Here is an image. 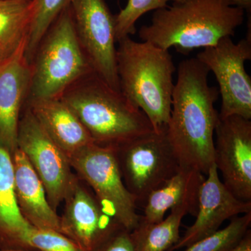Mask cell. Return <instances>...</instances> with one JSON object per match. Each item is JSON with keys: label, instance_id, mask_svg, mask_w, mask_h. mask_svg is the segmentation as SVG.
Listing matches in <instances>:
<instances>
[{"label": "cell", "instance_id": "cell-1", "mask_svg": "<svg viewBox=\"0 0 251 251\" xmlns=\"http://www.w3.org/2000/svg\"><path fill=\"white\" fill-rule=\"evenodd\" d=\"M209 71L198 59L180 62L166 135L180 166L208 174L214 163L219 120V90L208 83Z\"/></svg>", "mask_w": 251, "mask_h": 251}, {"label": "cell", "instance_id": "cell-2", "mask_svg": "<svg viewBox=\"0 0 251 251\" xmlns=\"http://www.w3.org/2000/svg\"><path fill=\"white\" fill-rule=\"evenodd\" d=\"M245 11L227 0H184L153 11L151 23L140 27L143 41L188 53L232 37Z\"/></svg>", "mask_w": 251, "mask_h": 251}, {"label": "cell", "instance_id": "cell-3", "mask_svg": "<svg viewBox=\"0 0 251 251\" xmlns=\"http://www.w3.org/2000/svg\"><path fill=\"white\" fill-rule=\"evenodd\" d=\"M117 68L122 94L146 115L153 130L169 122L175 67L169 50L125 36L117 41Z\"/></svg>", "mask_w": 251, "mask_h": 251}, {"label": "cell", "instance_id": "cell-4", "mask_svg": "<svg viewBox=\"0 0 251 251\" xmlns=\"http://www.w3.org/2000/svg\"><path fill=\"white\" fill-rule=\"evenodd\" d=\"M60 98L98 145L117 148L153 130L143 111L96 73L73 84Z\"/></svg>", "mask_w": 251, "mask_h": 251}, {"label": "cell", "instance_id": "cell-5", "mask_svg": "<svg viewBox=\"0 0 251 251\" xmlns=\"http://www.w3.org/2000/svg\"><path fill=\"white\" fill-rule=\"evenodd\" d=\"M30 65L29 100L60 98L73 84L95 73L77 38L71 5L46 31Z\"/></svg>", "mask_w": 251, "mask_h": 251}, {"label": "cell", "instance_id": "cell-6", "mask_svg": "<svg viewBox=\"0 0 251 251\" xmlns=\"http://www.w3.org/2000/svg\"><path fill=\"white\" fill-rule=\"evenodd\" d=\"M68 159L92 188L104 210L128 232L133 230L141 216L137 213L136 198L124 182L115 148L92 143Z\"/></svg>", "mask_w": 251, "mask_h": 251}, {"label": "cell", "instance_id": "cell-7", "mask_svg": "<svg viewBox=\"0 0 251 251\" xmlns=\"http://www.w3.org/2000/svg\"><path fill=\"white\" fill-rule=\"evenodd\" d=\"M115 151L127 189L143 204L181 168L167 138L166 128L137 137L115 148Z\"/></svg>", "mask_w": 251, "mask_h": 251}, {"label": "cell", "instance_id": "cell-8", "mask_svg": "<svg viewBox=\"0 0 251 251\" xmlns=\"http://www.w3.org/2000/svg\"><path fill=\"white\" fill-rule=\"evenodd\" d=\"M215 75L221 97L220 118L229 116L251 119V78L245 64L251 59V32L234 43L232 37L206 48L196 57Z\"/></svg>", "mask_w": 251, "mask_h": 251}, {"label": "cell", "instance_id": "cell-9", "mask_svg": "<svg viewBox=\"0 0 251 251\" xmlns=\"http://www.w3.org/2000/svg\"><path fill=\"white\" fill-rule=\"evenodd\" d=\"M17 147L25 154L45 188L48 201L56 211L75 177L67 155L28 108L18 125Z\"/></svg>", "mask_w": 251, "mask_h": 251}, {"label": "cell", "instance_id": "cell-10", "mask_svg": "<svg viewBox=\"0 0 251 251\" xmlns=\"http://www.w3.org/2000/svg\"><path fill=\"white\" fill-rule=\"evenodd\" d=\"M75 31L94 72L121 92L117 68L115 18L104 0H72Z\"/></svg>", "mask_w": 251, "mask_h": 251}, {"label": "cell", "instance_id": "cell-11", "mask_svg": "<svg viewBox=\"0 0 251 251\" xmlns=\"http://www.w3.org/2000/svg\"><path fill=\"white\" fill-rule=\"evenodd\" d=\"M214 163L223 183L234 196L251 202V121L220 118L215 129Z\"/></svg>", "mask_w": 251, "mask_h": 251}, {"label": "cell", "instance_id": "cell-12", "mask_svg": "<svg viewBox=\"0 0 251 251\" xmlns=\"http://www.w3.org/2000/svg\"><path fill=\"white\" fill-rule=\"evenodd\" d=\"M61 231L85 251H94L110 236L125 229L109 215L97 198L75 179L64 200Z\"/></svg>", "mask_w": 251, "mask_h": 251}, {"label": "cell", "instance_id": "cell-13", "mask_svg": "<svg viewBox=\"0 0 251 251\" xmlns=\"http://www.w3.org/2000/svg\"><path fill=\"white\" fill-rule=\"evenodd\" d=\"M200 188L194 224L168 251L188 247L214 234L226 220L251 212V202L234 196L220 179L215 163L211 166Z\"/></svg>", "mask_w": 251, "mask_h": 251}, {"label": "cell", "instance_id": "cell-14", "mask_svg": "<svg viewBox=\"0 0 251 251\" xmlns=\"http://www.w3.org/2000/svg\"><path fill=\"white\" fill-rule=\"evenodd\" d=\"M26 44L27 39L13 55L0 62V145L11 154L18 148L20 112L30 89Z\"/></svg>", "mask_w": 251, "mask_h": 251}, {"label": "cell", "instance_id": "cell-15", "mask_svg": "<svg viewBox=\"0 0 251 251\" xmlns=\"http://www.w3.org/2000/svg\"><path fill=\"white\" fill-rule=\"evenodd\" d=\"M15 193L20 211L36 228L61 232L60 216L52 209L45 188L25 154L17 148L11 154Z\"/></svg>", "mask_w": 251, "mask_h": 251}, {"label": "cell", "instance_id": "cell-16", "mask_svg": "<svg viewBox=\"0 0 251 251\" xmlns=\"http://www.w3.org/2000/svg\"><path fill=\"white\" fill-rule=\"evenodd\" d=\"M33 115L67 158L94 143L85 127L61 98L29 100Z\"/></svg>", "mask_w": 251, "mask_h": 251}, {"label": "cell", "instance_id": "cell-17", "mask_svg": "<svg viewBox=\"0 0 251 251\" xmlns=\"http://www.w3.org/2000/svg\"><path fill=\"white\" fill-rule=\"evenodd\" d=\"M32 228L16 201L11 153L0 145V251L31 250L28 239Z\"/></svg>", "mask_w": 251, "mask_h": 251}, {"label": "cell", "instance_id": "cell-18", "mask_svg": "<svg viewBox=\"0 0 251 251\" xmlns=\"http://www.w3.org/2000/svg\"><path fill=\"white\" fill-rule=\"evenodd\" d=\"M204 178L200 172L181 167L171 179L149 195L142 218L156 224L164 219L167 211L181 205L188 206L191 214L196 216L200 188Z\"/></svg>", "mask_w": 251, "mask_h": 251}, {"label": "cell", "instance_id": "cell-19", "mask_svg": "<svg viewBox=\"0 0 251 251\" xmlns=\"http://www.w3.org/2000/svg\"><path fill=\"white\" fill-rule=\"evenodd\" d=\"M191 211L187 206L171 209V214L160 222L152 224L140 219L130 233L135 251H168L180 239L179 228L183 218Z\"/></svg>", "mask_w": 251, "mask_h": 251}, {"label": "cell", "instance_id": "cell-20", "mask_svg": "<svg viewBox=\"0 0 251 251\" xmlns=\"http://www.w3.org/2000/svg\"><path fill=\"white\" fill-rule=\"evenodd\" d=\"M31 13V0H0V62L27 39Z\"/></svg>", "mask_w": 251, "mask_h": 251}, {"label": "cell", "instance_id": "cell-21", "mask_svg": "<svg viewBox=\"0 0 251 251\" xmlns=\"http://www.w3.org/2000/svg\"><path fill=\"white\" fill-rule=\"evenodd\" d=\"M72 0H31L32 13L26 44L25 56L32 61L39 43L61 12Z\"/></svg>", "mask_w": 251, "mask_h": 251}, {"label": "cell", "instance_id": "cell-22", "mask_svg": "<svg viewBox=\"0 0 251 251\" xmlns=\"http://www.w3.org/2000/svg\"><path fill=\"white\" fill-rule=\"evenodd\" d=\"M251 224V212L232 218L228 226L186 247L184 251H228L237 246Z\"/></svg>", "mask_w": 251, "mask_h": 251}, {"label": "cell", "instance_id": "cell-23", "mask_svg": "<svg viewBox=\"0 0 251 251\" xmlns=\"http://www.w3.org/2000/svg\"><path fill=\"white\" fill-rule=\"evenodd\" d=\"M182 1L184 0H128L125 7L115 16L117 42L125 36L134 34L137 21L147 13L166 7L171 1Z\"/></svg>", "mask_w": 251, "mask_h": 251}, {"label": "cell", "instance_id": "cell-24", "mask_svg": "<svg viewBox=\"0 0 251 251\" xmlns=\"http://www.w3.org/2000/svg\"><path fill=\"white\" fill-rule=\"evenodd\" d=\"M31 250L37 251H85L74 241L57 231L33 227L28 239Z\"/></svg>", "mask_w": 251, "mask_h": 251}, {"label": "cell", "instance_id": "cell-25", "mask_svg": "<svg viewBox=\"0 0 251 251\" xmlns=\"http://www.w3.org/2000/svg\"><path fill=\"white\" fill-rule=\"evenodd\" d=\"M94 251H135L130 232L121 229L110 236Z\"/></svg>", "mask_w": 251, "mask_h": 251}, {"label": "cell", "instance_id": "cell-26", "mask_svg": "<svg viewBox=\"0 0 251 251\" xmlns=\"http://www.w3.org/2000/svg\"><path fill=\"white\" fill-rule=\"evenodd\" d=\"M228 251H251V230L247 231L240 242Z\"/></svg>", "mask_w": 251, "mask_h": 251}, {"label": "cell", "instance_id": "cell-27", "mask_svg": "<svg viewBox=\"0 0 251 251\" xmlns=\"http://www.w3.org/2000/svg\"><path fill=\"white\" fill-rule=\"evenodd\" d=\"M235 6L242 8L247 12H251V0H227Z\"/></svg>", "mask_w": 251, "mask_h": 251}, {"label": "cell", "instance_id": "cell-28", "mask_svg": "<svg viewBox=\"0 0 251 251\" xmlns=\"http://www.w3.org/2000/svg\"><path fill=\"white\" fill-rule=\"evenodd\" d=\"M37 251L34 250H6V251Z\"/></svg>", "mask_w": 251, "mask_h": 251}, {"label": "cell", "instance_id": "cell-29", "mask_svg": "<svg viewBox=\"0 0 251 251\" xmlns=\"http://www.w3.org/2000/svg\"><path fill=\"white\" fill-rule=\"evenodd\" d=\"M27 1H29V0H27Z\"/></svg>", "mask_w": 251, "mask_h": 251}]
</instances>
